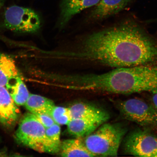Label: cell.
Here are the masks:
<instances>
[{
    "instance_id": "7a4b0ae2",
    "label": "cell",
    "mask_w": 157,
    "mask_h": 157,
    "mask_svg": "<svg viewBox=\"0 0 157 157\" xmlns=\"http://www.w3.org/2000/svg\"><path fill=\"white\" fill-rule=\"evenodd\" d=\"M109 73V93H157V64L117 68Z\"/></svg>"
},
{
    "instance_id": "ac0fdd59",
    "label": "cell",
    "mask_w": 157,
    "mask_h": 157,
    "mask_svg": "<svg viewBox=\"0 0 157 157\" xmlns=\"http://www.w3.org/2000/svg\"><path fill=\"white\" fill-rule=\"evenodd\" d=\"M50 114L55 123L59 125H67L71 120L68 108L55 105Z\"/></svg>"
},
{
    "instance_id": "7c38bea8",
    "label": "cell",
    "mask_w": 157,
    "mask_h": 157,
    "mask_svg": "<svg viewBox=\"0 0 157 157\" xmlns=\"http://www.w3.org/2000/svg\"><path fill=\"white\" fill-rule=\"evenodd\" d=\"M82 138L67 139L62 142L59 154L62 157H95L88 150Z\"/></svg>"
},
{
    "instance_id": "277c9868",
    "label": "cell",
    "mask_w": 157,
    "mask_h": 157,
    "mask_svg": "<svg viewBox=\"0 0 157 157\" xmlns=\"http://www.w3.org/2000/svg\"><path fill=\"white\" fill-rule=\"evenodd\" d=\"M117 105L124 119L145 128L157 129V112L150 102L131 98L118 102Z\"/></svg>"
},
{
    "instance_id": "ffe728a7",
    "label": "cell",
    "mask_w": 157,
    "mask_h": 157,
    "mask_svg": "<svg viewBox=\"0 0 157 157\" xmlns=\"http://www.w3.org/2000/svg\"><path fill=\"white\" fill-rule=\"evenodd\" d=\"M150 102L157 112V93H151Z\"/></svg>"
},
{
    "instance_id": "6da1fadb",
    "label": "cell",
    "mask_w": 157,
    "mask_h": 157,
    "mask_svg": "<svg viewBox=\"0 0 157 157\" xmlns=\"http://www.w3.org/2000/svg\"><path fill=\"white\" fill-rule=\"evenodd\" d=\"M66 58L117 68L157 64V41L138 23L125 21L93 33Z\"/></svg>"
},
{
    "instance_id": "52a82bcc",
    "label": "cell",
    "mask_w": 157,
    "mask_h": 157,
    "mask_svg": "<svg viewBox=\"0 0 157 157\" xmlns=\"http://www.w3.org/2000/svg\"><path fill=\"white\" fill-rule=\"evenodd\" d=\"M4 25L6 28L15 32L33 33L40 28V21L32 9L13 6L6 10Z\"/></svg>"
},
{
    "instance_id": "5b68a950",
    "label": "cell",
    "mask_w": 157,
    "mask_h": 157,
    "mask_svg": "<svg viewBox=\"0 0 157 157\" xmlns=\"http://www.w3.org/2000/svg\"><path fill=\"white\" fill-rule=\"evenodd\" d=\"M46 129L34 114L27 113L19 123L15 138L20 144L39 152H45L47 143Z\"/></svg>"
},
{
    "instance_id": "8fae6325",
    "label": "cell",
    "mask_w": 157,
    "mask_h": 157,
    "mask_svg": "<svg viewBox=\"0 0 157 157\" xmlns=\"http://www.w3.org/2000/svg\"><path fill=\"white\" fill-rule=\"evenodd\" d=\"M132 0H100L90 13L93 20L106 19L122 11Z\"/></svg>"
},
{
    "instance_id": "9c48e42d",
    "label": "cell",
    "mask_w": 157,
    "mask_h": 157,
    "mask_svg": "<svg viewBox=\"0 0 157 157\" xmlns=\"http://www.w3.org/2000/svg\"><path fill=\"white\" fill-rule=\"evenodd\" d=\"M109 118V115L72 119L67 125L68 132L75 137H84L94 132Z\"/></svg>"
},
{
    "instance_id": "3957f363",
    "label": "cell",
    "mask_w": 157,
    "mask_h": 157,
    "mask_svg": "<svg viewBox=\"0 0 157 157\" xmlns=\"http://www.w3.org/2000/svg\"><path fill=\"white\" fill-rule=\"evenodd\" d=\"M122 123H105L84 138L86 147L95 156H116L128 133Z\"/></svg>"
},
{
    "instance_id": "e0dca14e",
    "label": "cell",
    "mask_w": 157,
    "mask_h": 157,
    "mask_svg": "<svg viewBox=\"0 0 157 157\" xmlns=\"http://www.w3.org/2000/svg\"><path fill=\"white\" fill-rule=\"evenodd\" d=\"M47 143L45 152L57 154L59 152L62 142L60 140V125L55 123L46 129Z\"/></svg>"
},
{
    "instance_id": "ba28073f",
    "label": "cell",
    "mask_w": 157,
    "mask_h": 157,
    "mask_svg": "<svg viewBox=\"0 0 157 157\" xmlns=\"http://www.w3.org/2000/svg\"><path fill=\"white\" fill-rule=\"evenodd\" d=\"M6 87H0V123L12 128L19 118L20 111Z\"/></svg>"
},
{
    "instance_id": "2e32d148",
    "label": "cell",
    "mask_w": 157,
    "mask_h": 157,
    "mask_svg": "<svg viewBox=\"0 0 157 157\" xmlns=\"http://www.w3.org/2000/svg\"><path fill=\"white\" fill-rule=\"evenodd\" d=\"M55 105L52 100L33 94H29L28 99L25 105L26 109L33 114L39 113L50 114Z\"/></svg>"
},
{
    "instance_id": "d6986e66",
    "label": "cell",
    "mask_w": 157,
    "mask_h": 157,
    "mask_svg": "<svg viewBox=\"0 0 157 157\" xmlns=\"http://www.w3.org/2000/svg\"><path fill=\"white\" fill-rule=\"evenodd\" d=\"M33 114L35 115L39 121L46 128H48L56 123L52 117L49 113H35Z\"/></svg>"
},
{
    "instance_id": "4fadbf2b",
    "label": "cell",
    "mask_w": 157,
    "mask_h": 157,
    "mask_svg": "<svg viewBox=\"0 0 157 157\" xmlns=\"http://www.w3.org/2000/svg\"><path fill=\"white\" fill-rule=\"evenodd\" d=\"M21 76L15 62L11 56L0 52V87H6L12 80Z\"/></svg>"
},
{
    "instance_id": "44dd1931",
    "label": "cell",
    "mask_w": 157,
    "mask_h": 157,
    "mask_svg": "<svg viewBox=\"0 0 157 157\" xmlns=\"http://www.w3.org/2000/svg\"><path fill=\"white\" fill-rule=\"evenodd\" d=\"M5 1V0H0V9H1L2 7V6Z\"/></svg>"
},
{
    "instance_id": "7402d4cb",
    "label": "cell",
    "mask_w": 157,
    "mask_h": 157,
    "mask_svg": "<svg viewBox=\"0 0 157 157\" xmlns=\"http://www.w3.org/2000/svg\"><path fill=\"white\" fill-rule=\"evenodd\" d=\"M106 83V73H105V90H104V93H105Z\"/></svg>"
},
{
    "instance_id": "5bb4252c",
    "label": "cell",
    "mask_w": 157,
    "mask_h": 157,
    "mask_svg": "<svg viewBox=\"0 0 157 157\" xmlns=\"http://www.w3.org/2000/svg\"><path fill=\"white\" fill-rule=\"evenodd\" d=\"M68 109L71 119L109 115L107 112L85 103H78L74 104L68 107Z\"/></svg>"
},
{
    "instance_id": "30bf717a",
    "label": "cell",
    "mask_w": 157,
    "mask_h": 157,
    "mask_svg": "<svg viewBox=\"0 0 157 157\" xmlns=\"http://www.w3.org/2000/svg\"><path fill=\"white\" fill-rule=\"evenodd\" d=\"M100 0H62L58 21L59 28H64L75 15L83 10L94 6Z\"/></svg>"
},
{
    "instance_id": "9a60e30c",
    "label": "cell",
    "mask_w": 157,
    "mask_h": 157,
    "mask_svg": "<svg viewBox=\"0 0 157 157\" xmlns=\"http://www.w3.org/2000/svg\"><path fill=\"white\" fill-rule=\"evenodd\" d=\"M6 87L17 105H25L30 94L21 76L12 80Z\"/></svg>"
},
{
    "instance_id": "8992f818",
    "label": "cell",
    "mask_w": 157,
    "mask_h": 157,
    "mask_svg": "<svg viewBox=\"0 0 157 157\" xmlns=\"http://www.w3.org/2000/svg\"><path fill=\"white\" fill-rule=\"evenodd\" d=\"M123 148L125 154L157 157V136L149 129H134L125 135L123 140Z\"/></svg>"
}]
</instances>
